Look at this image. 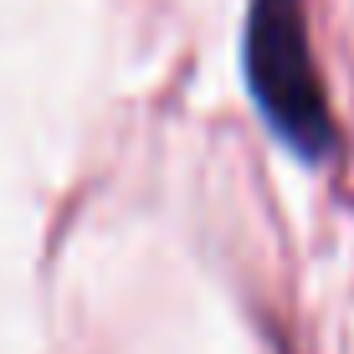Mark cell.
<instances>
[{"label":"cell","instance_id":"cell-1","mask_svg":"<svg viewBox=\"0 0 354 354\" xmlns=\"http://www.w3.org/2000/svg\"><path fill=\"white\" fill-rule=\"evenodd\" d=\"M247 67L252 93L267 108L272 129L303 154L334 149V124L319 88V67L303 41V10L298 0H257L252 6V36H247Z\"/></svg>","mask_w":354,"mask_h":354}]
</instances>
